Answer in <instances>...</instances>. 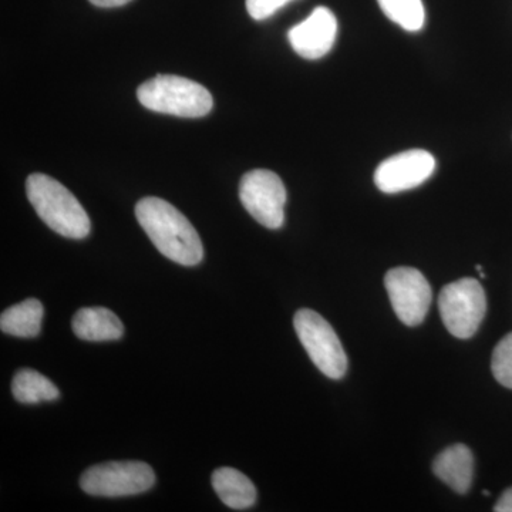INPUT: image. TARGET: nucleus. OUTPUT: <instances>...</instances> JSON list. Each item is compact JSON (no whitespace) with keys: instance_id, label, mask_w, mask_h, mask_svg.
I'll return each instance as SVG.
<instances>
[{"instance_id":"obj_4","label":"nucleus","mask_w":512,"mask_h":512,"mask_svg":"<svg viewBox=\"0 0 512 512\" xmlns=\"http://www.w3.org/2000/svg\"><path fill=\"white\" fill-rule=\"evenodd\" d=\"M296 335L315 366L329 379L339 380L348 372V356L335 330L312 309H301L293 318Z\"/></svg>"},{"instance_id":"obj_19","label":"nucleus","mask_w":512,"mask_h":512,"mask_svg":"<svg viewBox=\"0 0 512 512\" xmlns=\"http://www.w3.org/2000/svg\"><path fill=\"white\" fill-rule=\"evenodd\" d=\"M495 512H512V487L508 488L494 507Z\"/></svg>"},{"instance_id":"obj_12","label":"nucleus","mask_w":512,"mask_h":512,"mask_svg":"<svg viewBox=\"0 0 512 512\" xmlns=\"http://www.w3.org/2000/svg\"><path fill=\"white\" fill-rule=\"evenodd\" d=\"M72 329L77 338L87 342L119 340L124 333L119 316L103 306L83 308L74 313Z\"/></svg>"},{"instance_id":"obj_16","label":"nucleus","mask_w":512,"mask_h":512,"mask_svg":"<svg viewBox=\"0 0 512 512\" xmlns=\"http://www.w3.org/2000/svg\"><path fill=\"white\" fill-rule=\"evenodd\" d=\"M384 15L407 32H419L426 23L421 0H377Z\"/></svg>"},{"instance_id":"obj_3","label":"nucleus","mask_w":512,"mask_h":512,"mask_svg":"<svg viewBox=\"0 0 512 512\" xmlns=\"http://www.w3.org/2000/svg\"><path fill=\"white\" fill-rule=\"evenodd\" d=\"M137 97L148 110L188 119L207 116L214 106L211 93L202 84L171 74H158L141 84Z\"/></svg>"},{"instance_id":"obj_9","label":"nucleus","mask_w":512,"mask_h":512,"mask_svg":"<svg viewBox=\"0 0 512 512\" xmlns=\"http://www.w3.org/2000/svg\"><path fill=\"white\" fill-rule=\"evenodd\" d=\"M436 170V158L426 150H409L382 161L375 184L386 194L413 190L426 183Z\"/></svg>"},{"instance_id":"obj_11","label":"nucleus","mask_w":512,"mask_h":512,"mask_svg":"<svg viewBox=\"0 0 512 512\" xmlns=\"http://www.w3.org/2000/svg\"><path fill=\"white\" fill-rule=\"evenodd\" d=\"M433 471L448 487L458 494H466L470 490L474 477V457L470 448L464 444L441 451L433 463Z\"/></svg>"},{"instance_id":"obj_5","label":"nucleus","mask_w":512,"mask_h":512,"mask_svg":"<svg viewBox=\"0 0 512 512\" xmlns=\"http://www.w3.org/2000/svg\"><path fill=\"white\" fill-rule=\"evenodd\" d=\"M154 483L156 474L143 461H107L87 468L80 477L84 493L94 497H128L146 493Z\"/></svg>"},{"instance_id":"obj_13","label":"nucleus","mask_w":512,"mask_h":512,"mask_svg":"<svg viewBox=\"0 0 512 512\" xmlns=\"http://www.w3.org/2000/svg\"><path fill=\"white\" fill-rule=\"evenodd\" d=\"M212 487L222 503L232 510H248L256 503L254 483L241 471L222 467L212 474Z\"/></svg>"},{"instance_id":"obj_15","label":"nucleus","mask_w":512,"mask_h":512,"mask_svg":"<svg viewBox=\"0 0 512 512\" xmlns=\"http://www.w3.org/2000/svg\"><path fill=\"white\" fill-rule=\"evenodd\" d=\"M12 393L13 397L23 404L53 402L60 396L56 384L33 369L16 372L12 380Z\"/></svg>"},{"instance_id":"obj_18","label":"nucleus","mask_w":512,"mask_h":512,"mask_svg":"<svg viewBox=\"0 0 512 512\" xmlns=\"http://www.w3.org/2000/svg\"><path fill=\"white\" fill-rule=\"evenodd\" d=\"M289 2L292 0H247V9L252 19L265 20L271 18Z\"/></svg>"},{"instance_id":"obj_6","label":"nucleus","mask_w":512,"mask_h":512,"mask_svg":"<svg viewBox=\"0 0 512 512\" xmlns=\"http://www.w3.org/2000/svg\"><path fill=\"white\" fill-rule=\"evenodd\" d=\"M439 309L444 326L458 339L476 335L487 312V298L474 278L458 279L440 292Z\"/></svg>"},{"instance_id":"obj_2","label":"nucleus","mask_w":512,"mask_h":512,"mask_svg":"<svg viewBox=\"0 0 512 512\" xmlns=\"http://www.w3.org/2000/svg\"><path fill=\"white\" fill-rule=\"evenodd\" d=\"M30 204L47 227L66 238L83 239L90 234L92 224L79 200L46 174H32L26 181Z\"/></svg>"},{"instance_id":"obj_1","label":"nucleus","mask_w":512,"mask_h":512,"mask_svg":"<svg viewBox=\"0 0 512 512\" xmlns=\"http://www.w3.org/2000/svg\"><path fill=\"white\" fill-rule=\"evenodd\" d=\"M136 217L165 258L183 266L200 264L204 258L200 235L170 202L157 197L143 198L137 202Z\"/></svg>"},{"instance_id":"obj_14","label":"nucleus","mask_w":512,"mask_h":512,"mask_svg":"<svg viewBox=\"0 0 512 512\" xmlns=\"http://www.w3.org/2000/svg\"><path fill=\"white\" fill-rule=\"evenodd\" d=\"M43 313L42 302L35 298L26 299L2 313L0 329L18 338H36L42 330Z\"/></svg>"},{"instance_id":"obj_17","label":"nucleus","mask_w":512,"mask_h":512,"mask_svg":"<svg viewBox=\"0 0 512 512\" xmlns=\"http://www.w3.org/2000/svg\"><path fill=\"white\" fill-rule=\"evenodd\" d=\"M491 369L498 383L512 389V333H508L495 346Z\"/></svg>"},{"instance_id":"obj_20","label":"nucleus","mask_w":512,"mask_h":512,"mask_svg":"<svg viewBox=\"0 0 512 512\" xmlns=\"http://www.w3.org/2000/svg\"><path fill=\"white\" fill-rule=\"evenodd\" d=\"M93 5L99 6V8H119V6L126 5L131 0H90Z\"/></svg>"},{"instance_id":"obj_8","label":"nucleus","mask_w":512,"mask_h":512,"mask_svg":"<svg viewBox=\"0 0 512 512\" xmlns=\"http://www.w3.org/2000/svg\"><path fill=\"white\" fill-rule=\"evenodd\" d=\"M393 311L404 325L417 326L426 319L431 303V286L426 276L410 266L390 269L384 276Z\"/></svg>"},{"instance_id":"obj_7","label":"nucleus","mask_w":512,"mask_h":512,"mask_svg":"<svg viewBox=\"0 0 512 512\" xmlns=\"http://www.w3.org/2000/svg\"><path fill=\"white\" fill-rule=\"evenodd\" d=\"M239 198L245 210L265 228L279 229L285 221L286 188L281 178L268 170H252L239 183Z\"/></svg>"},{"instance_id":"obj_10","label":"nucleus","mask_w":512,"mask_h":512,"mask_svg":"<svg viewBox=\"0 0 512 512\" xmlns=\"http://www.w3.org/2000/svg\"><path fill=\"white\" fill-rule=\"evenodd\" d=\"M338 36V20L332 10L319 6L308 19L289 30L292 49L303 59L318 60L328 55Z\"/></svg>"}]
</instances>
